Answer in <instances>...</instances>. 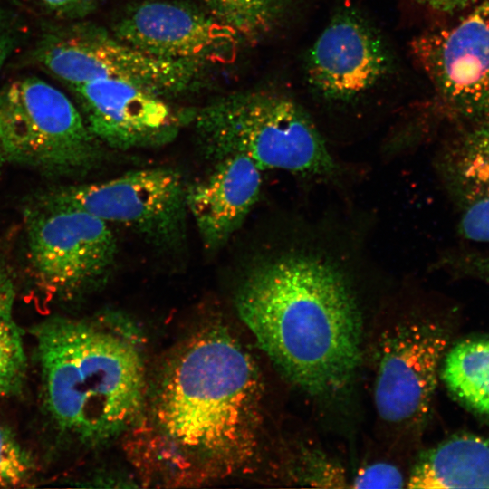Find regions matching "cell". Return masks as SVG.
Here are the masks:
<instances>
[{"instance_id":"603a6c76","label":"cell","mask_w":489,"mask_h":489,"mask_svg":"<svg viewBox=\"0 0 489 489\" xmlns=\"http://www.w3.org/2000/svg\"><path fill=\"white\" fill-rule=\"evenodd\" d=\"M9 40L5 27V18L0 11V64L7 54Z\"/></svg>"},{"instance_id":"9a60e30c","label":"cell","mask_w":489,"mask_h":489,"mask_svg":"<svg viewBox=\"0 0 489 489\" xmlns=\"http://www.w3.org/2000/svg\"><path fill=\"white\" fill-rule=\"evenodd\" d=\"M408 488H489V438L463 434L422 455Z\"/></svg>"},{"instance_id":"e0dca14e","label":"cell","mask_w":489,"mask_h":489,"mask_svg":"<svg viewBox=\"0 0 489 489\" xmlns=\"http://www.w3.org/2000/svg\"><path fill=\"white\" fill-rule=\"evenodd\" d=\"M441 378L448 390L471 409L489 415V339H470L443 358Z\"/></svg>"},{"instance_id":"44dd1931","label":"cell","mask_w":489,"mask_h":489,"mask_svg":"<svg viewBox=\"0 0 489 489\" xmlns=\"http://www.w3.org/2000/svg\"><path fill=\"white\" fill-rule=\"evenodd\" d=\"M432 9L441 12H454L474 4L476 0H416Z\"/></svg>"},{"instance_id":"4fadbf2b","label":"cell","mask_w":489,"mask_h":489,"mask_svg":"<svg viewBox=\"0 0 489 489\" xmlns=\"http://www.w3.org/2000/svg\"><path fill=\"white\" fill-rule=\"evenodd\" d=\"M391 58L376 30L354 12L337 14L312 46L307 79L321 95L347 101L379 82Z\"/></svg>"},{"instance_id":"5bb4252c","label":"cell","mask_w":489,"mask_h":489,"mask_svg":"<svg viewBox=\"0 0 489 489\" xmlns=\"http://www.w3.org/2000/svg\"><path fill=\"white\" fill-rule=\"evenodd\" d=\"M214 163L203 178L186 188L187 213L210 251L225 245L242 226L262 187V169L247 156L233 154Z\"/></svg>"},{"instance_id":"ac0fdd59","label":"cell","mask_w":489,"mask_h":489,"mask_svg":"<svg viewBox=\"0 0 489 489\" xmlns=\"http://www.w3.org/2000/svg\"><path fill=\"white\" fill-rule=\"evenodd\" d=\"M208 13L243 40L267 33L283 11L285 0H201Z\"/></svg>"},{"instance_id":"ffe728a7","label":"cell","mask_w":489,"mask_h":489,"mask_svg":"<svg viewBox=\"0 0 489 489\" xmlns=\"http://www.w3.org/2000/svg\"><path fill=\"white\" fill-rule=\"evenodd\" d=\"M404 477L394 465L376 463L361 468L352 480L353 488H401Z\"/></svg>"},{"instance_id":"ba28073f","label":"cell","mask_w":489,"mask_h":489,"mask_svg":"<svg viewBox=\"0 0 489 489\" xmlns=\"http://www.w3.org/2000/svg\"><path fill=\"white\" fill-rule=\"evenodd\" d=\"M186 188L178 171L157 167L129 171L109 180L58 187L42 194L109 225L126 227L155 246L173 248L186 235Z\"/></svg>"},{"instance_id":"3957f363","label":"cell","mask_w":489,"mask_h":489,"mask_svg":"<svg viewBox=\"0 0 489 489\" xmlns=\"http://www.w3.org/2000/svg\"><path fill=\"white\" fill-rule=\"evenodd\" d=\"M105 322L53 315L30 329L38 406L56 449H95L142 415L141 354Z\"/></svg>"},{"instance_id":"d6986e66","label":"cell","mask_w":489,"mask_h":489,"mask_svg":"<svg viewBox=\"0 0 489 489\" xmlns=\"http://www.w3.org/2000/svg\"><path fill=\"white\" fill-rule=\"evenodd\" d=\"M39 465L14 429L0 421V489L36 485Z\"/></svg>"},{"instance_id":"cb8c5ba5","label":"cell","mask_w":489,"mask_h":489,"mask_svg":"<svg viewBox=\"0 0 489 489\" xmlns=\"http://www.w3.org/2000/svg\"><path fill=\"white\" fill-rule=\"evenodd\" d=\"M5 162H6V160H5L3 149L1 146V142H0V177H1L2 169H3Z\"/></svg>"},{"instance_id":"7402d4cb","label":"cell","mask_w":489,"mask_h":489,"mask_svg":"<svg viewBox=\"0 0 489 489\" xmlns=\"http://www.w3.org/2000/svg\"><path fill=\"white\" fill-rule=\"evenodd\" d=\"M91 0H42L50 9L58 13L67 14L79 11Z\"/></svg>"},{"instance_id":"277c9868","label":"cell","mask_w":489,"mask_h":489,"mask_svg":"<svg viewBox=\"0 0 489 489\" xmlns=\"http://www.w3.org/2000/svg\"><path fill=\"white\" fill-rule=\"evenodd\" d=\"M191 124L204 156L213 162L242 154L262 170L312 177H332L339 170L311 118L279 92L244 91L218 97L196 110Z\"/></svg>"},{"instance_id":"30bf717a","label":"cell","mask_w":489,"mask_h":489,"mask_svg":"<svg viewBox=\"0 0 489 489\" xmlns=\"http://www.w3.org/2000/svg\"><path fill=\"white\" fill-rule=\"evenodd\" d=\"M446 347V332L433 322L404 321L383 334L374 399L385 422L411 427L427 417Z\"/></svg>"},{"instance_id":"8fae6325","label":"cell","mask_w":489,"mask_h":489,"mask_svg":"<svg viewBox=\"0 0 489 489\" xmlns=\"http://www.w3.org/2000/svg\"><path fill=\"white\" fill-rule=\"evenodd\" d=\"M91 132L114 149L165 146L191 124L195 110L171 105L142 87L117 80H96L72 87Z\"/></svg>"},{"instance_id":"9c48e42d","label":"cell","mask_w":489,"mask_h":489,"mask_svg":"<svg viewBox=\"0 0 489 489\" xmlns=\"http://www.w3.org/2000/svg\"><path fill=\"white\" fill-rule=\"evenodd\" d=\"M410 47L450 109L489 123V0L455 24L418 35Z\"/></svg>"},{"instance_id":"5b68a950","label":"cell","mask_w":489,"mask_h":489,"mask_svg":"<svg viewBox=\"0 0 489 489\" xmlns=\"http://www.w3.org/2000/svg\"><path fill=\"white\" fill-rule=\"evenodd\" d=\"M0 142L6 161L51 176L93 169L105 152L71 100L34 77L0 90Z\"/></svg>"},{"instance_id":"7a4b0ae2","label":"cell","mask_w":489,"mask_h":489,"mask_svg":"<svg viewBox=\"0 0 489 489\" xmlns=\"http://www.w3.org/2000/svg\"><path fill=\"white\" fill-rule=\"evenodd\" d=\"M242 321L292 383L312 395L348 385L362 320L350 278L320 253L292 248L256 262L235 297Z\"/></svg>"},{"instance_id":"52a82bcc","label":"cell","mask_w":489,"mask_h":489,"mask_svg":"<svg viewBox=\"0 0 489 489\" xmlns=\"http://www.w3.org/2000/svg\"><path fill=\"white\" fill-rule=\"evenodd\" d=\"M38 58L50 72L71 87L96 80H117L168 100L200 83L207 66L157 57L115 35L89 27L49 34L39 48Z\"/></svg>"},{"instance_id":"2e32d148","label":"cell","mask_w":489,"mask_h":489,"mask_svg":"<svg viewBox=\"0 0 489 489\" xmlns=\"http://www.w3.org/2000/svg\"><path fill=\"white\" fill-rule=\"evenodd\" d=\"M14 274L0 254V397H21L26 388L29 360L24 335L14 315Z\"/></svg>"},{"instance_id":"6da1fadb","label":"cell","mask_w":489,"mask_h":489,"mask_svg":"<svg viewBox=\"0 0 489 489\" xmlns=\"http://www.w3.org/2000/svg\"><path fill=\"white\" fill-rule=\"evenodd\" d=\"M262 383L247 350L226 330H204L183 346L155 391L145 426L150 455L170 478L224 477L254 459Z\"/></svg>"},{"instance_id":"8992f818","label":"cell","mask_w":489,"mask_h":489,"mask_svg":"<svg viewBox=\"0 0 489 489\" xmlns=\"http://www.w3.org/2000/svg\"><path fill=\"white\" fill-rule=\"evenodd\" d=\"M26 260L35 287L69 301L96 286L113 268L116 237L110 225L43 194L24 211Z\"/></svg>"},{"instance_id":"7c38bea8","label":"cell","mask_w":489,"mask_h":489,"mask_svg":"<svg viewBox=\"0 0 489 489\" xmlns=\"http://www.w3.org/2000/svg\"><path fill=\"white\" fill-rule=\"evenodd\" d=\"M114 35L157 57L207 65L231 61L243 40L209 13L168 1L134 6L117 23Z\"/></svg>"}]
</instances>
